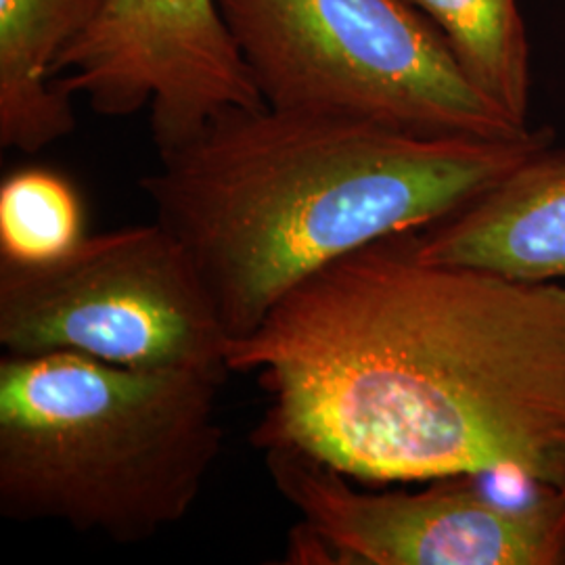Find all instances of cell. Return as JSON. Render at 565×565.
Segmentation results:
<instances>
[{
    "label": "cell",
    "instance_id": "obj_1",
    "mask_svg": "<svg viewBox=\"0 0 565 565\" xmlns=\"http://www.w3.org/2000/svg\"><path fill=\"white\" fill-rule=\"evenodd\" d=\"M415 233L327 264L226 342L268 398L252 443L356 482L565 492V287L429 263Z\"/></svg>",
    "mask_w": 565,
    "mask_h": 565
},
{
    "label": "cell",
    "instance_id": "obj_2",
    "mask_svg": "<svg viewBox=\"0 0 565 565\" xmlns=\"http://www.w3.org/2000/svg\"><path fill=\"white\" fill-rule=\"evenodd\" d=\"M551 142L548 128L429 137L263 105L231 109L160 156L141 189L239 340L312 273L445 221Z\"/></svg>",
    "mask_w": 565,
    "mask_h": 565
},
{
    "label": "cell",
    "instance_id": "obj_3",
    "mask_svg": "<svg viewBox=\"0 0 565 565\" xmlns=\"http://www.w3.org/2000/svg\"><path fill=\"white\" fill-rule=\"evenodd\" d=\"M226 373L130 369L76 352L0 361V513L120 545L193 511L223 448Z\"/></svg>",
    "mask_w": 565,
    "mask_h": 565
},
{
    "label": "cell",
    "instance_id": "obj_4",
    "mask_svg": "<svg viewBox=\"0 0 565 565\" xmlns=\"http://www.w3.org/2000/svg\"><path fill=\"white\" fill-rule=\"evenodd\" d=\"M275 109L375 121L429 137L518 139L411 0H216Z\"/></svg>",
    "mask_w": 565,
    "mask_h": 565
},
{
    "label": "cell",
    "instance_id": "obj_5",
    "mask_svg": "<svg viewBox=\"0 0 565 565\" xmlns=\"http://www.w3.org/2000/svg\"><path fill=\"white\" fill-rule=\"evenodd\" d=\"M226 329L179 239L153 221L86 235L46 264L0 260L4 354L226 373Z\"/></svg>",
    "mask_w": 565,
    "mask_h": 565
},
{
    "label": "cell",
    "instance_id": "obj_6",
    "mask_svg": "<svg viewBox=\"0 0 565 565\" xmlns=\"http://www.w3.org/2000/svg\"><path fill=\"white\" fill-rule=\"evenodd\" d=\"M264 463L300 515L289 564L565 565V492L511 503L469 476L369 492L298 452L268 450Z\"/></svg>",
    "mask_w": 565,
    "mask_h": 565
},
{
    "label": "cell",
    "instance_id": "obj_7",
    "mask_svg": "<svg viewBox=\"0 0 565 565\" xmlns=\"http://www.w3.org/2000/svg\"><path fill=\"white\" fill-rule=\"evenodd\" d=\"M53 84L109 118L149 109L160 156L231 109L266 105L216 0H103Z\"/></svg>",
    "mask_w": 565,
    "mask_h": 565
},
{
    "label": "cell",
    "instance_id": "obj_8",
    "mask_svg": "<svg viewBox=\"0 0 565 565\" xmlns=\"http://www.w3.org/2000/svg\"><path fill=\"white\" fill-rule=\"evenodd\" d=\"M424 260L507 279H565V151L551 147L429 231L415 233Z\"/></svg>",
    "mask_w": 565,
    "mask_h": 565
},
{
    "label": "cell",
    "instance_id": "obj_9",
    "mask_svg": "<svg viewBox=\"0 0 565 565\" xmlns=\"http://www.w3.org/2000/svg\"><path fill=\"white\" fill-rule=\"evenodd\" d=\"M103 0H0V145L39 153L76 128L72 97L55 88L63 51Z\"/></svg>",
    "mask_w": 565,
    "mask_h": 565
},
{
    "label": "cell",
    "instance_id": "obj_10",
    "mask_svg": "<svg viewBox=\"0 0 565 565\" xmlns=\"http://www.w3.org/2000/svg\"><path fill=\"white\" fill-rule=\"evenodd\" d=\"M431 21L465 76L522 126L530 111V46L518 0H411Z\"/></svg>",
    "mask_w": 565,
    "mask_h": 565
},
{
    "label": "cell",
    "instance_id": "obj_11",
    "mask_svg": "<svg viewBox=\"0 0 565 565\" xmlns=\"http://www.w3.org/2000/svg\"><path fill=\"white\" fill-rule=\"evenodd\" d=\"M76 186L49 168H23L0 184V260H60L84 239Z\"/></svg>",
    "mask_w": 565,
    "mask_h": 565
}]
</instances>
